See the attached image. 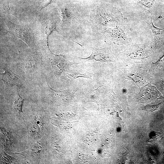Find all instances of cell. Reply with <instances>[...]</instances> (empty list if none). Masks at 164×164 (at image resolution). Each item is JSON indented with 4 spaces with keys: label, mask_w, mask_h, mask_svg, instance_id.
I'll list each match as a JSON object with an SVG mask.
<instances>
[{
    "label": "cell",
    "mask_w": 164,
    "mask_h": 164,
    "mask_svg": "<svg viewBox=\"0 0 164 164\" xmlns=\"http://www.w3.org/2000/svg\"><path fill=\"white\" fill-rule=\"evenodd\" d=\"M46 60L55 75H60L67 68L69 64L64 56L55 54L52 51L46 53Z\"/></svg>",
    "instance_id": "obj_5"
},
{
    "label": "cell",
    "mask_w": 164,
    "mask_h": 164,
    "mask_svg": "<svg viewBox=\"0 0 164 164\" xmlns=\"http://www.w3.org/2000/svg\"><path fill=\"white\" fill-rule=\"evenodd\" d=\"M58 10L62 25L68 27L74 22V21L76 18L75 14L69 9L62 7L59 9Z\"/></svg>",
    "instance_id": "obj_13"
},
{
    "label": "cell",
    "mask_w": 164,
    "mask_h": 164,
    "mask_svg": "<svg viewBox=\"0 0 164 164\" xmlns=\"http://www.w3.org/2000/svg\"><path fill=\"white\" fill-rule=\"evenodd\" d=\"M146 22L153 32L155 47L157 48H159L164 43V29L155 27L152 23L151 17H149Z\"/></svg>",
    "instance_id": "obj_11"
},
{
    "label": "cell",
    "mask_w": 164,
    "mask_h": 164,
    "mask_svg": "<svg viewBox=\"0 0 164 164\" xmlns=\"http://www.w3.org/2000/svg\"><path fill=\"white\" fill-rule=\"evenodd\" d=\"M24 99L21 97L19 94L18 89L17 90L16 99L14 101L13 108L19 112V114L23 113L22 110V105Z\"/></svg>",
    "instance_id": "obj_15"
},
{
    "label": "cell",
    "mask_w": 164,
    "mask_h": 164,
    "mask_svg": "<svg viewBox=\"0 0 164 164\" xmlns=\"http://www.w3.org/2000/svg\"><path fill=\"white\" fill-rule=\"evenodd\" d=\"M162 85L163 88L164 89V81L162 82Z\"/></svg>",
    "instance_id": "obj_22"
},
{
    "label": "cell",
    "mask_w": 164,
    "mask_h": 164,
    "mask_svg": "<svg viewBox=\"0 0 164 164\" xmlns=\"http://www.w3.org/2000/svg\"><path fill=\"white\" fill-rule=\"evenodd\" d=\"M26 124L28 143L31 145L41 138V132L36 116L29 117Z\"/></svg>",
    "instance_id": "obj_6"
},
{
    "label": "cell",
    "mask_w": 164,
    "mask_h": 164,
    "mask_svg": "<svg viewBox=\"0 0 164 164\" xmlns=\"http://www.w3.org/2000/svg\"><path fill=\"white\" fill-rule=\"evenodd\" d=\"M164 63V54L155 63L156 66H159Z\"/></svg>",
    "instance_id": "obj_21"
},
{
    "label": "cell",
    "mask_w": 164,
    "mask_h": 164,
    "mask_svg": "<svg viewBox=\"0 0 164 164\" xmlns=\"http://www.w3.org/2000/svg\"><path fill=\"white\" fill-rule=\"evenodd\" d=\"M83 60L99 61L101 62L112 61L114 56L108 47L94 50L91 55L87 58H80Z\"/></svg>",
    "instance_id": "obj_9"
},
{
    "label": "cell",
    "mask_w": 164,
    "mask_h": 164,
    "mask_svg": "<svg viewBox=\"0 0 164 164\" xmlns=\"http://www.w3.org/2000/svg\"><path fill=\"white\" fill-rule=\"evenodd\" d=\"M152 138H150L149 141L151 143H155L162 136V133L159 132H155Z\"/></svg>",
    "instance_id": "obj_19"
},
{
    "label": "cell",
    "mask_w": 164,
    "mask_h": 164,
    "mask_svg": "<svg viewBox=\"0 0 164 164\" xmlns=\"http://www.w3.org/2000/svg\"><path fill=\"white\" fill-rule=\"evenodd\" d=\"M127 55L133 59H142L149 56L148 51L144 45H134L131 47Z\"/></svg>",
    "instance_id": "obj_12"
},
{
    "label": "cell",
    "mask_w": 164,
    "mask_h": 164,
    "mask_svg": "<svg viewBox=\"0 0 164 164\" xmlns=\"http://www.w3.org/2000/svg\"><path fill=\"white\" fill-rule=\"evenodd\" d=\"M10 33L14 37L23 41L31 49L38 50L36 44L33 33L27 23L15 24L5 19L4 21Z\"/></svg>",
    "instance_id": "obj_2"
},
{
    "label": "cell",
    "mask_w": 164,
    "mask_h": 164,
    "mask_svg": "<svg viewBox=\"0 0 164 164\" xmlns=\"http://www.w3.org/2000/svg\"><path fill=\"white\" fill-rule=\"evenodd\" d=\"M0 79L3 82L5 90H18L22 85L20 77L7 64H1Z\"/></svg>",
    "instance_id": "obj_4"
},
{
    "label": "cell",
    "mask_w": 164,
    "mask_h": 164,
    "mask_svg": "<svg viewBox=\"0 0 164 164\" xmlns=\"http://www.w3.org/2000/svg\"><path fill=\"white\" fill-rule=\"evenodd\" d=\"M1 159L5 163H15L17 162L15 159L12 156L7 155L4 152L1 153Z\"/></svg>",
    "instance_id": "obj_17"
},
{
    "label": "cell",
    "mask_w": 164,
    "mask_h": 164,
    "mask_svg": "<svg viewBox=\"0 0 164 164\" xmlns=\"http://www.w3.org/2000/svg\"><path fill=\"white\" fill-rule=\"evenodd\" d=\"M8 0H3L1 5V12L6 15H12L18 18L16 13L9 7Z\"/></svg>",
    "instance_id": "obj_16"
},
{
    "label": "cell",
    "mask_w": 164,
    "mask_h": 164,
    "mask_svg": "<svg viewBox=\"0 0 164 164\" xmlns=\"http://www.w3.org/2000/svg\"><path fill=\"white\" fill-rule=\"evenodd\" d=\"M44 94L47 100L50 101H61L65 102L68 100L70 93L65 90L58 91L54 90L46 82L43 89Z\"/></svg>",
    "instance_id": "obj_8"
},
{
    "label": "cell",
    "mask_w": 164,
    "mask_h": 164,
    "mask_svg": "<svg viewBox=\"0 0 164 164\" xmlns=\"http://www.w3.org/2000/svg\"><path fill=\"white\" fill-rule=\"evenodd\" d=\"M138 3L144 9L149 11L152 15L157 11L158 2L157 0H138Z\"/></svg>",
    "instance_id": "obj_14"
},
{
    "label": "cell",
    "mask_w": 164,
    "mask_h": 164,
    "mask_svg": "<svg viewBox=\"0 0 164 164\" xmlns=\"http://www.w3.org/2000/svg\"><path fill=\"white\" fill-rule=\"evenodd\" d=\"M162 103L154 105H147L142 108V109L150 112H153L158 110L161 106Z\"/></svg>",
    "instance_id": "obj_18"
},
{
    "label": "cell",
    "mask_w": 164,
    "mask_h": 164,
    "mask_svg": "<svg viewBox=\"0 0 164 164\" xmlns=\"http://www.w3.org/2000/svg\"><path fill=\"white\" fill-rule=\"evenodd\" d=\"M52 0H45L44 2L41 5V6L39 8L38 11H40L43 8L46 7L49 4Z\"/></svg>",
    "instance_id": "obj_20"
},
{
    "label": "cell",
    "mask_w": 164,
    "mask_h": 164,
    "mask_svg": "<svg viewBox=\"0 0 164 164\" xmlns=\"http://www.w3.org/2000/svg\"><path fill=\"white\" fill-rule=\"evenodd\" d=\"M41 31L43 38L46 46V49H50L48 44V39L49 35L54 31H56L55 21L52 18L46 17L41 23Z\"/></svg>",
    "instance_id": "obj_10"
},
{
    "label": "cell",
    "mask_w": 164,
    "mask_h": 164,
    "mask_svg": "<svg viewBox=\"0 0 164 164\" xmlns=\"http://www.w3.org/2000/svg\"><path fill=\"white\" fill-rule=\"evenodd\" d=\"M138 97V100L141 103H148L154 100L163 98L156 88L149 84L142 88Z\"/></svg>",
    "instance_id": "obj_7"
},
{
    "label": "cell",
    "mask_w": 164,
    "mask_h": 164,
    "mask_svg": "<svg viewBox=\"0 0 164 164\" xmlns=\"http://www.w3.org/2000/svg\"><path fill=\"white\" fill-rule=\"evenodd\" d=\"M46 150L45 138H42L30 145L26 151L14 154L21 155L31 162L39 163L45 158Z\"/></svg>",
    "instance_id": "obj_3"
},
{
    "label": "cell",
    "mask_w": 164,
    "mask_h": 164,
    "mask_svg": "<svg viewBox=\"0 0 164 164\" xmlns=\"http://www.w3.org/2000/svg\"><path fill=\"white\" fill-rule=\"evenodd\" d=\"M38 50L30 48L21 52L19 51L15 66L22 69L29 77L35 76L43 69L44 65L43 56Z\"/></svg>",
    "instance_id": "obj_1"
}]
</instances>
